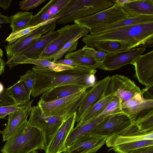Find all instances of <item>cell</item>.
I'll use <instances>...</instances> for the list:
<instances>
[{
	"label": "cell",
	"mask_w": 153,
	"mask_h": 153,
	"mask_svg": "<svg viewBox=\"0 0 153 153\" xmlns=\"http://www.w3.org/2000/svg\"><path fill=\"white\" fill-rule=\"evenodd\" d=\"M32 69L37 77L31 94L34 98L57 87L75 85L88 88L95 83L94 75L97 70L94 68L76 65L72 69L55 71L48 68H38L35 65Z\"/></svg>",
	"instance_id": "6da1fadb"
},
{
	"label": "cell",
	"mask_w": 153,
	"mask_h": 153,
	"mask_svg": "<svg viewBox=\"0 0 153 153\" xmlns=\"http://www.w3.org/2000/svg\"><path fill=\"white\" fill-rule=\"evenodd\" d=\"M112 40L130 45L131 48L153 45V22L129 26L99 34L84 36L82 41L91 48L101 41Z\"/></svg>",
	"instance_id": "7a4b0ae2"
},
{
	"label": "cell",
	"mask_w": 153,
	"mask_h": 153,
	"mask_svg": "<svg viewBox=\"0 0 153 153\" xmlns=\"http://www.w3.org/2000/svg\"><path fill=\"white\" fill-rule=\"evenodd\" d=\"M45 148L42 133L37 128L29 126L27 121L6 141L1 151L2 153H28Z\"/></svg>",
	"instance_id": "3957f363"
},
{
	"label": "cell",
	"mask_w": 153,
	"mask_h": 153,
	"mask_svg": "<svg viewBox=\"0 0 153 153\" xmlns=\"http://www.w3.org/2000/svg\"><path fill=\"white\" fill-rule=\"evenodd\" d=\"M115 3V0H69L51 21L67 24L107 9Z\"/></svg>",
	"instance_id": "277c9868"
},
{
	"label": "cell",
	"mask_w": 153,
	"mask_h": 153,
	"mask_svg": "<svg viewBox=\"0 0 153 153\" xmlns=\"http://www.w3.org/2000/svg\"><path fill=\"white\" fill-rule=\"evenodd\" d=\"M88 91L84 89L67 97L50 102L40 99L37 105L45 116H69L76 112Z\"/></svg>",
	"instance_id": "5b68a950"
},
{
	"label": "cell",
	"mask_w": 153,
	"mask_h": 153,
	"mask_svg": "<svg viewBox=\"0 0 153 153\" xmlns=\"http://www.w3.org/2000/svg\"><path fill=\"white\" fill-rule=\"evenodd\" d=\"M28 125L38 129L44 137L46 147L64 122L69 116L48 117L38 105L32 107Z\"/></svg>",
	"instance_id": "8992f818"
},
{
	"label": "cell",
	"mask_w": 153,
	"mask_h": 153,
	"mask_svg": "<svg viewBox=\"0 0 153 153\" xmlns=\"http://www.w3.org/2000/svg\"><path fill=\"white\" fill-rule=\"evenodd\" d=\"M128 18L122 7L115 3L111 7L92 15L78 19L74 23L90 30L103 27Z\"/></svg>",
	"instance_id": "52a82bcc"
},
{
	"label": "cell",
	"mask_w": 153,
	"mask_h": 153,
	"mask_svg": "<svg viewBox=\"0 0 153 153\" xmlns=\"http://www.w3.org/2000/svg\"><path fill=\"white\" fill-rule=\"evenodd\" d=\"M59 35L57 30L51 31L41 36L36 41L12 59L5 63L10 69L29 59H40L48 47Z\"/></svg>",
	"instance_id": "ba28073f"
},
{
	"label": "cell",
	"mask_w": 153,
	"mask_h": 153,
	"mask_svg": "<svg viewBox=\"0 0 153 153\" xmlns=\"http://www.w3.org/2000/svg\"><path fill=\"white\" fill-rule=\"evenodd\" d=\"M132 123L128 115L122 111L105 117L89 134L108 137L117 134Z\"/></svg>",
	"instance_id": "9c48e42d"
},
{
	"label": "cell",
	"mask_w": 153,
	"mask_h": 153,
	"mask_svg": "<svg viewBox=\"0 0 153 153\" xmlns=\"http://www.w3.org/2000/svg\"><path fill=\"white\" fill-rule=\"evenodd\" d=\"M142 92L140 88L128 77L115 74L110 77L105 96L115 93L122 104L136 94Z\"/></svg>",
	"instance_id": "30bf717a"
},
{
	"label": "cell",
	"mask_w": 153,
	"mask_h": 153,
	"mask_svg": "<svg viewBox=\"0 0 153 153\" xmlns=\"http://www.w3.org/2000/svg\"><path fill=\"white\" fill-rule=\"evenodd\" d=\"M145 48H135L111 54H108L102 61L97 62V68L111 71L131 64L146 50Z\"/></svg>",
	"instance_id": "8fae6325"
},
{
	"label": "cell",
	"mask_w": 153,
	"mask_h": 153,
	"mask_svg": "<svg viewBox=\"0 0 153 153\" xmlns=\"http://www.w3.org/2000/svg\"><path fill=\"white\" fill-rule=\"evenodd\" d=\"M56 27V22L54 20L48 24L40 26L30 34L10 42L5 47L7 61L17 56L43 34L54 30Z\"/></svg>",
	"instance_id": "7c38bea8"
},
{
	"label": "cell",
	"mask_w": 153,
	"mask_h": 153,
	"mask_svg": "<svg viewBox=\"0 0 153 153\" xmlns=\"http://www.w3.org/2000/svg\"><path fill=\"white\" fill-rule=\"evenodd\" d=\"M86 27L74 23L67 25L58 30L59 35L46 49L40 58L42 59L52 60L55 54L70 40L75 37Z\"/></svg>",
	"instance_id": "4fadbf2b"
},
{
	"label": "cell",
	"mask_w": 153,
	"mask_h": 153,
	"mask_svg": "<svg viewBox=\"0 0 153 153\" xmlns=\"http://www.w3.org/2000/svg\"><path fill=\"white\" fill-rule=\"evenodd\" d=\"M109 76L96 82L88 92L76 112V121L79 123L84 113L105 96Z\"/></svg>",
	"instance_id": "5bb4252c"
},
{
	"label": "cell",
	"mask_w": 153,
	"mask_h": 153,
	"mask_svg": "<svg viewBox=\"0 0 153 153\" xmlns=\"http://www.w3.org/2000/svg\"><path fill=\"white\" fill-rule=\"evenodd\" d=\"M76 112L70 115L64 122L46 147L45 153H61L65 150V141L76 122Z\"/></svg>",
	"instance_id": "9a60e30c"
},
{
	"label": "cell",
	"mask_w": 153,
	"mask_h": 153,
	"mask_svg": "<svg viewBox=\"0 0 153 153\" xmlns=\"http://www.w3.org/2000/svg\"><path fill=\"white\" fill-rule=\"evenodd\" d=\"M107 137L85 135L78 138L63 153H95L105 143Z\"/></svg>",
	"instance_id": "2e32d148"
},
{
	"label": "cell",
	"mask_w": 153,
	"mask_h": 153,
	"mask_svg": "<svg viewBox=\"0 0 153 153\" xmlns=\"http://www.w3.org/2000/svg\"><path fill=\"white\" fill-rule=\"evenodd\" d=\"M134 75L139 82L146 86L153 84V51L138 56L131 64Z\"/></svg>",
	"instance_id": "e0dca14e"
},
{
	"label": "cell",
	"mask_w": 153,
	"mask_h": 153,
	"mask_svg": "<svg viewBox=\"0 0 153 153\" xmlns=\"http://www.w3.org/2000/svg\"><path fill=\"white\" fill-rule=\"evenodd\" d=\"M33 100L23 105L20 110L9 115L5 128L1 131L2 141H6L24 123L27 122V118L30 115Z\"/></svg>",
	"instance_id": "ac0fdd59"
},
{
	"label": "cell",
	"mask_w": 153,
	"mask_h": 153,
	"mask_svg": "<svg viewBox=\"0 0 153 153\" xmlns=\"http://www.w3.org/2000/svg\"><path fill=\"white\" fill-rule=\"evenodd\" d=\"M152 22H153V15H143L135 17H128L108 26L90 30V34L97 35L129 26Z\"/></svg>",
	"instance_id": "d6986e66"
},
{
	"label": "cell",
	"mask_w": 153,
	"mask_h": 153,
	"mask_svg": "<svg viewBox=\"0 0 153 153\" xmlns=\"http://www.w3.org/2000/svg\"><path fill=\"white\" fill-rule=\"evenodd\" d=\"M122 7L128 18L153 15V0H132Z\"/></svg>",
	"instance_id": "ffe728a7"
},
{
	"label": "cell",
	"mask_w": 153,
	"mask_h": 153,
	"mask_svg": "<svg viewBox=\"0 0 153 153\" xmlns=\"http://www.w3.org/2000/svg\"><path fill=\"white\" fill-rule=\"evenodd\" d=\"M107 116L99 115L82 125H76L71 130L67 137L65 142L66 148L69 146L80 137L89 134L91 131Z\"/></svg>",
	"instance_id": "44dd1931"
},
{
	"label": "cell",
	"mask_w": 153,
	"mask_h": 153,
	"mask_svg": "<svg viewBox=\"0 0 153 153\" xmlns=\"http://www.w3.org/2000/svg\"><path fill=\"white\" fill-rule=\"evenodd\" d=\"M86 88L75 85H67L55 87L48 92L41 95L40 99L48 102L65 97L74 94Z\"/></svg>",
	"instance_id": "7402d4cb"
},
{
	"label": "cell",
	"mask_w": 153,
	"mask_h": 153,
	"mask_svg": "<svg viewBox=\"0 0 153 153\" xmlns=\"http://www.w3.org/2000/svg\"><path fill=\"white\" fill-rule=\"evenodd\" d=\"M6 89L17 105H23L30 101L31 91L23 81H18Z\"/></svg>",
	"instance_id": "603a6c76"
},
{
	"label": "cell",
	"mask_w": 153,
	"mask_h": 153,
	"mask_svg": "<svg viewBox=\"0 0 153 153\" xmlns=\"http://www.w3.org/2000/svg\"><path fill=\"white\" fill-rule=\"evenodd\" d=\"M143 140H153V131L145 134H130L125 136L115 134L107 137L105 143L107 147L111 148L122 144Z\"/></svg>",
	"instance_id": "cb8c5ba5"
},
{
	"label": "cell",
	"mask_w": 153,
	"mask_h": 153,
	"mask_svg": "<svg viewBox=\"0 0 153 153\" xmlns=\"http://www.w3.org/2000/svg\"><path fill=\"white\" fill-rule=\"evenodd\" d=\"M115 94L114 93L105 96L90 108L84 113L76 125H82L99 115L106 108Z\"/></svg>",
	"instance_id": "d4e9b609"
},
{
	"label": "cell",
	"mask_w": 153,
	"mask_h": 153,
	"mask_svg": "<svg viewBox=\"0 0 153 153\" xmlns=\"http://www.w3.org/2000/svg\"><path fill=\"white\" fill-rule=\"evenodd\" d=\"M33 16L32 12L19 11L15 14L8 17L12 32L29 27L30 22Z\"/></svg>",
	"instance_id": "484cf974"
},
{
	"label": "cell",
	"mask_w": 153,
	"mask_h": 153,
	"mask_svg": "<svg viewBox=\"0 0 153 153\" xmlns=\"http://www.w3.org/2000/svg\"><path fill=\"white\" fill-rule=\"evenodd\" d=\"M96 48L98 51L111 54L122 51L131 49L129 44L117 41L105 40L100 41L95 44L92 48Z\"/></svg>",
	"instance_id": "4316f807"
},
{
	"label": "cell",
	"mask_w": 153,
	"mask_h": 153,
	"mask_svg": "<svg viewBox=\"0 0 153 153\" xmlns=\"http://www.w3.org/2000/svg\"><path fill=\"white\" fill-rule=\"evenodd\" d=\"M65 58L73 61L77 65H84L97 68V62L94 58L82 49L67 54Z\"/></svg>",
	"instance_id": "83f0119b"
},
{
	"label": "cell",
	"mask_w": 153,
	"mask_h": 153,
	"mask_svg": "<svg viewBox=\"0 0 153 153\" xmlns=\"http://www.w3.org/2000/svg\"><path fill=\"white\" fill-rule=\"evenodd\" d=\"M90 31L89 29L86 27L79 34L70 40L55 54L51 62L55 63L56 61L61 59L65 54L73 52L76 49L78 39L87 35Z\"/></svg>",
	"instance_id": "f1b7e54d"
},
{
	"label": "cell",
	"mask_w": 153,
	"mask_h": 153,
	"mask_svg": "<svg viewBox=\"0 0 153 153\" xmlns=\"http://www.w3.org/2000/svg\"><path fill=\"white\" fill-rule=\"evenodd\" d=\"M151 146H153V140H140L116 146L110 150L117 153H130L135 149Z\"/></svg>",
	"instance_id": "f546056e"
},
{
	"label": "cell",
	"mask_w": 153,
	"mask_h": 153,
	"mask_svg": "<svg viewBox=\"0 0 153 153\" xmlns=\"http://www.w3.org/2000/svg\"><path fill=\"white\" fill-rule=\"evenodd\" d=\"M138 130L143 133L153 131V110L152 109L134 121Z\"/></svg>",
	"instance_id": "4dcf8cb0"
},
{
	"label": "cell",
	"mask_w": 153,
	"mask_h": 153,
	"mask_svg": "<svg viewBox=\"0 0 153 153\" xmlns=\"http://www.w3.org/2000/svg\"><path fill=\"white\" fill-rule=\"evenodd\" d=\"M153 99H145L142 103L131 107L122 109L123 111L128 115L132 123L137 119L138 114L141 111L147 109L153 108Z\"/></svg>",
	"instance_id": "1f68e13d"
},
{
	"label": "cell",
	"mask_w": 153,
	"mask_h": 153,
	"mask_svg": "<svg viewBox=\"0 0 153 153\" xmlns=\"http://www.w3.org/2000/svg\"><path fill=\"white\" fill-rule=\"evenodd\" d=\"M69 1L51 0L44 6L47 12L52 17L51 22L52 19L61 11Z\"/></svg>",
	"instance_id": "d6a6232c"
},
{
	"label": "cell",
	"mask_w": 153,
	"mask_h": 153,
	"mask_svg": "<svg viewBox=\"0 0 153 153\" xmlns=\"http://www.w3.org/2000/svg\"><path fill=\"white\" fill-rule=\"evenodd\" d=\"M52 18L44 6L37 14L33 16L30 22L29 26H35L43 23L48 24L51 22Z\"/></svg>",
	"instance_id": "836d02e7"
},
{
	"label": "cell",
	"mask_w": 153,
	"mask_h": 153,
	"mask_svg": "<svg viewBox=\"0 0 153 153\" xmlns=\"http://www.w3.org/2000/svg\"><path fill=\"white\" fill-rule=\"evenodd\" d=\"M46 25H47L46 23H43L35 26H29L23 29L12 32L6 39L5 41L9 43L10 42L13 40L30 34L40 26Z\"/></svg>",
	"instance_id": "e575fe53"
},
{
	"label": "cell",
	"mask_w": 153,
	"mask_h": 153,
	"mask_svg": "<svg viewBox=\"0 0 153 153\" xmlns=\"http://www.w3.org/2000/svg\"><path fill=\"white\" fill-rule=\"evenodd\" d=\"M122 111L121 101L119 97L115 95L106 108L99 115L107 116Z\"/></svg>",
	"instance_id": "d590c367"
},
{
	"label": "cell",
	"mask_w": 153,
	"mask_h": 153,
	"mask_svg": "<svg viewBox=\"0 0 153 153\" xmlns=\"http://www.w3.org/2000/svg\"><path fill=\"white\" fill-rule=\"evenodd\" d=\"M36 73L33 69L29 70L24 75L20 76L19 81H23L29 90L32 91L36 81Z\"/></svg>",
	"instance_id": "8d00e7d4"
},
{
	"label": "cell",
	"mask_w": 153,
	"mask_h": 153,
	"mask_svg": "<svg viewBox=\"0 0 153 153\" xmlns=\"http://www.w3.org/2000/svg\"><path fill=\"white\" fill-rule=\"evenodd\" d=\"M47 0H24L19 2L20 9L27 11L33 9L46 1Z\"/></svg>",
	"instance_id": "74e56055"
},
{
	"label": "cell",
	"mask_w": 153,
	"mask_h": 153,
	"mask_svg": "<svg viewBox=\"0 0 153 153\" xmlns=\"http://www.w3.org/2000/svg\"><path fill=\"white\" fill-rule=\"evenodd\" d=\"M88 54L92 56L97 62L102 61L108 54L105 52L100 51H97L94 48L89 47L86 45L83 46L82 49Z\"/></svg>",
	"instance_id": "f35d334b"
},
{
	"label": "cell",
	"mask_w": 153,
	"mask_h": 153,
	"mask_svg": "<svg viewBox=\"0 0 153 153\" xmlns=\"http://www.w3.org/2000/svg\"><path fill=\"white\" fill-rule=\"evenodd\" d=\"M135 95L132 98L122 104V109L128 108L142 103L144 100L143 97V92Z\"/></svg>",
	"instance_id": "ab89813d"
},
{
	"label": "cell",
	"mask_w": 153,
	"mask_h": 153,
	"mask_svg": "<svg viewBox=\"0 0 153 153\" xmlns=\"http://www.w3.org/2000/svg\"><path fill=\"white\" fill-rule=\"evenodd\" d=\"M23 105H24L0 106V119H5L7 115H10L21 109Z\"/></svg>",
	"instance_id": "60d3db41"
},
{
	"label": "cell",
	"mask_w": 153,
	"mask_h": 153,
	"mask_svg": "<svg viewBox=\"0 0 153 153\" xmlns=\"http://www.w3.org/2000/svg\"><path fill=\"white\" fill-rule=\"evenodd\" d=\"M11 105H17L14 100L7 91L6 88L0 94V106Z\"/></svg>",
	"instance_id": "b9f144b4"
},
{
	"label": "cell",
	"mask_w": 153,
	"mask_h": 153,
	"mask_svg": "<svg viewBox=\"0 0 153 153\" xmlns=\"http://www.w3.org/2000/svg\"><path fill=\"white\" fill-rule=\"evenodd\" d=\"M130 153H153V146L137 149Z\"/></svg>",
	"instance_id": "7bdbcfd3"
},
{
	"label": "cell",
	"mask_w": 153,
	"mask_h": 153,
	"mask_svg": "<svg viewBox=\"0 0 153 153\" xmlns=\"http://www.w3.org/2000/svg\"><path fill=\"white\" fill-rule=\"evenodd\" d=\"M55 63L65 65L74 67L77 65L73 61L69 59H59L56 61Z\"/></svg>",
	"instance_id": "ee69618b"
},
{
	"label": "cell",
	"mask_w": 153,
	"mask_h": 153,
	"mask_svg": "<svg viewBox=\"0 0 153 153\" xmlns=\"http://www.w3.org/2000/svg\"><path fill=\"white\" fill-rule=\"evenodd\" d=\"M144 93L146 94L151 99L153 98V84L146 86L145 88L142 90Z\"/></svg>",
	"instance_id": "f6af8a7d"
},
{
	"label": "cell",
	"mask_w": 153,
	"mask_h": 153,
	"mask_svg": "<svg viewBox=\"0 0 153 153\" xmlns=\"http://www.w3.org/2000/svg\"><path fill=\"white\" fill-rule=\"evenodd\" d=\"M12 1V0H0V7L6 10L9 8Z\"/></svg>",
	"instance_id": "bcb514c9"
},
{
	"label": "cell",
	"mask_w": 153,
	"mask_h": 153,
	"mask_svg": "<svg viewBox=\"0 0 153 153\" xmlns=\"http://www.w3.org/2000/svg\"><path fill=\"white\" fill-rule=\"evenodd\" d=\"M5 63L2 58H0V76L4 72Z\"/></svg>",
	"instance_id": "7dc6e473"
},
{
	"label": "cell",
	"mask_w": 153,
	"mask_h": 153,
	"mask_svg": "<svg viewBox=\"0 0 153 153\" xmlns=\"http://www.w3.org/2000/svg\"><path fill=\"white\" fill-rule=\"evenodd\" d=\"M132 0H116L115 2L117 4L122 6L124 4L130 2L132 1Z\"/></svg>",
	"instance_id": "c3c4849f"
},
{
	"label": "cell",
	"mask_w": 153,
	"mask_h": 153,
	"mask_svg": "<svg viewBox=\"0 0 153 153\" xmlns=\"http://www.w3.org/2000/svg\"><path fill=\"white\" fill-rule=\"evenodd\" d=\"M4 89L3 85L0 82V94L3 92Z\"/></svg>",
	"instance_id": "681fc988"
},
{
	"label": "cell",
	"mask_w": 153,
	"mask_h": 153,
	"mask_svg": "<svg viewBox=\"0 0 153 153\" xmlns=\"http://www.w3.org/2000/svg\"><path fill=\"white\" fill-rule=\"evenodd\" d=\"M3 56V53L2 50L0 47V58H2Z\"/></svg>",
	"instance_id": "f907efd6"
},
{
	"label": "cell",
	"mask_w": 153,
	"mask_h": 153,
	"mask_svg": "<svg viewBox=\"0 0 153 153\" xmlns=\"http://www.w3.org/2000/svg\"><path fill=\"white\" fill-rule=\"evenodd\" d=\"M28 153H37V152L36 150H34Z\"/></svg>",
	"instance_id": "816d5d0a"
},
{
	"label": "cell",
	"mask_w": 153,
	"mask_h": 153,
	"mask_svg": "<svg viewBox=\"0 0 153 153\" xmlns=\"http://www.w3.org/2000/svg\"><path fill=\"white\" fill-rule=\"evenodd\" d=\"M1 131L0 129V134H1Z\"/></svg>",
	"instance_id": "f5cc1de1"
}]
</instances>
